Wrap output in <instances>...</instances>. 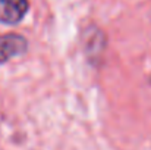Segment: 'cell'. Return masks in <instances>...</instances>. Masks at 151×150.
<instances>
[{
	"instance_id": "6da1fadb",
	"label": "cell",
	"mask_w": 151,
	"mask_h": 150,
	"mask_svg": "<svg viewBox=\"0 0 151 150\" xmlns=\"http://www.w3.org/2000/svg\"><path fill=\"white\" fill-rule=\"evenodd\" d=\"M28 43L25 37L19 34H3L0 36V63L7 62L9 59L24 54L27 51Z\"/></svg>"
},
{
	"instance_id": "7a4b0ae2",
	"label": "cell",
	"mask_w": 151,
	"mask_h": 150,
	"mask_svg": "<svg viewBox=\"0 0 151 150\" xmlns=\"http://www.w3.org/2000/svg\"><path fill=\"white\" fill-rule=\"evenodd\" d=\"M28 12V0H0V22L18 24Z\"/></svg>"
}]
</instances>
